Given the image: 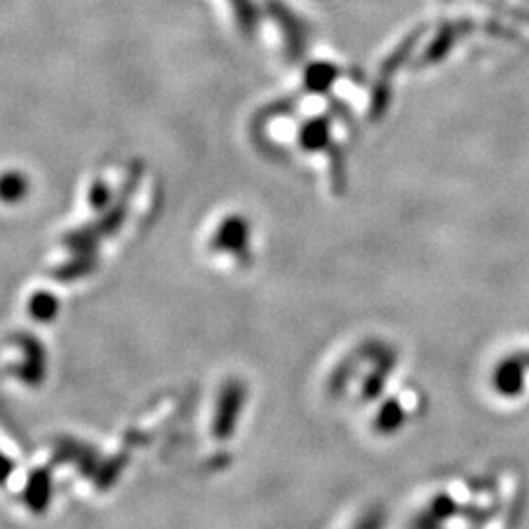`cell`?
<instances>
[{
  "mask_svg": "<svg viewBox=\"0 0 529 529\" xmlns=\"http://www.w3.org/2000/svg\"><path fill=\"white\" fill-rule=\"evenodd\" d=\"M140 177H142V165L134 163L130 173H128V177H126V181H124V185H122V191L116 198V202L106 210V214L100 220H97L95 224L67 234L65 236V247H69L75 253H93L98 241L106 238V236H112L114 232H118V228L122 226V222L126 218L128 204H130L132 196L138 189Z\"/></svg>",
  "mask_w": 529,
  "mask_h": 529,
  "instance_id": "6da1fadb",
  "label": "cell"
},
{
  "mask_svg": "<svg viewBox=\"0 0 529 529\" xmlns=\"http://www.w3.org/2000/svg\"><path fill=\"white\" fill-rule=\"evenodd\" d=\"M245 398H247V388L238 379L228 381L222 388L214 418V435L218 439H230L236 432L241 410L245 406Z\"/></svg>",
  "mask_w": 529,
  "mask_h": 529,
  "instance_id": "7a4b0ae2",
  "label": "cell"
},
{
  "mask_svg": "<svg viewBox=\"0 0 529 529\" xmlns=\"http://www.w3.org/2000/svg\"><path fill=\"white\" fill-rule=\"evenodd\" d=\"M247 245H249V224L241 216L226 218L218 226V230L212 238V249L232 253L238 257H245Z\"/></svg>",
  "mask_w": 529,
  "mask_h": 529,
  "instance_id": "3957f363",
  "label": "cell"
},
{
  "mask_svg": "<svg viewBox=\"0 0 529 529\" xmlns=\"http://www.w3.org/2000/svg\"><path fill=\"white\" fill-rule=\"evenodd\" d=\"M269 8H271V14L279 22V26H281V30H283V34L287 38L285 42H287L290 57L292 59L300 57V51H304V30H302V24L294 18V14H290V10H287L279 2H269Z\"/></svg>",
  "mask_w": 529,
  "mask_h": 529,
  "instance_id": "277c9868",
  "label": "cell"
},
{
  "mask_svg": "<svg viewBox=\"0 0 529 529\" xmlns=\"http://www.w3.org/2000/svg\"><path fill=\"white\" fill-rule=\"evenodd\" d=\"M22 341L28 345V361L24 369L20 371V377L32 386L38 385L46 375V355L38 341L30 339V336H22Z\"/></svg>",
  "mask_w": 529,
  "mask_h": 529,
  "instance_id": "5b68a950",
  "label": "cell"
},
{
  "mask_svg": "<svg viewBox=\"0 0 529 529\" xmlns=\"http://www.w3.org/2000/svg\"><path fill=\"white\" fill-rule=\"evenodd\" d=\"M30 193V181L20 171H8L0 175V202L18 204Z\"/></svg>",
  "mask_w": 529,
  "mask_h": 529,
  "instance_id": "8992f818",
  "label": "cell"
},
{
  "mask_svg": "<svg viewBox=\"0 0 529 529\" xmlns=\"http://www.w3.org/2000/svg\"><path fill=\"white\" fill-rule=\"evenodd\" d=\"M95 267H97V261H95L93 253H77V257L73 261L61 265L53 277L59 281H73V279L87 277Z\"/></svg>",
  "mask_w": 529,
  "mask_h": 529,
  "instance_id": "52a82bcc",
  "label": "cell"
},
{
  "mask_svg": "<svg viewBox=\"0 0 529 529\" xmlns=\"http://www.w3.org/2000/svg\"><path fill=\"white\" fill-rule=\"evenodd\" d=\"M49 494H51V484H49L48 473L38 471L36 475H32L28 488H26V498L30 506L34 508V512H44V508L48 506Z\"/></svg>",
  "mask_w": 529,
  "mask_h": 529,
  "instance_id": "ba28073f",
  "label": "cell"
},
{
  "mask_svg": "<svg viewBox=\"0 0 529 529\" xmlns=\"http://www.w3.org/2000/svg\"><path fill=\"white\" fill-rule=\"evenodd\" d=\"M30 314L32 318H36L38 322H51L57 312H59V302L53 294L49 292H36L32 298H30Z\"/></svg>",
  "mask_w": 529,
  "mask_h": 529,
  "instance_id": "9c48e42d",
  "label": "cell"
},
{
  "mask_svg": "<svg viewBox=\"0 0 529 529\" xmlns=\"http://www.w3.org/2000/svg\"><path fill=\"white\" fill-rule=\"evenodd\" d=\"M230 4H232V10H234V16L238 20L241 32L247 36L253 34L257 28V22H259L257 8H255L253 0H230Z\"/></svg>",
  "mask_w": 529,
  "mask_h": 529,
  "instance_id": "30bf717a",
  "label": "cell"
},
{
  "mask_svg": "<svg viewBox=\"0 0 529 529\" xmlns=\"http://www.w3.org/2000/svg\"><path fill=\"white\" fill-rule=\"evenodd\" d=\"M328 142V128L322 120L310 122L304 126V130L300 132V144L308 149H320Z\"/></svg>",
  "mask_w": 529,
  "mask_h": 529,
  "instance_id": "8fae6325",
  "label": "cell"
},
{
  "mask_svg": "<svg viewBox=\"0 0 529 529\" xmlns=\"http://www.w3.org/2000/svg\"><path fill=\"white\" fill-rule=\"evenodd\" d=\"M334 79V69L328 65H312L306 73V85L312 91H324Z\"/></svg>",
  "mask_w": 529,
  "mask_h": 529,
  "instance_id": "7c38bea8",
  "label": "cell"
},
{
  "mask_svg": "<svg viewBox=\"0 0 529 529\" xmlns=\"http://www.w3.org/2000/svg\"><path fill=\"white\" fill-rule=\"evenodd\" d=\"M89 202L98 212L100 210H108L112 206V191L102 179H98V181L93 183L91 193H89Z\"/></svg>",
  "mask_w": 529,
  "mask_h": 529,
  "instance_id": "4fadbf2b",
  "label": "cell"
},
{
  "mask_svg": "<svg viewBox=\"0 0 529 529\" xmlns=\"http://www.w3.org/2000/svg\"><path fill=\"white\" fill-rule=\"evenodd\" d=\"M357 529H383V514H369L361 524H357Z\"/></svg>",
  "mask_w": 529,
  "mask_h": 529,
  "instance_id": "5bb4252c",
  "label": "cell"
},
{
  "mask_svg": "<svg viewBox=\"0 0 529 529\" xmlns=\"http://www.w3.org/2000/svg\"><path fill=\"white\" fill-rule=\"evenodd\" d=\"M12 471H14V463L8 457L0 455V484L8 481V477L12 475Z\"/></svg>",
  "mask_w": 529,
  "mask_h": 529,
  "instance_id": "9a60e30c",
  "label": "cell"
}]
</instances>
